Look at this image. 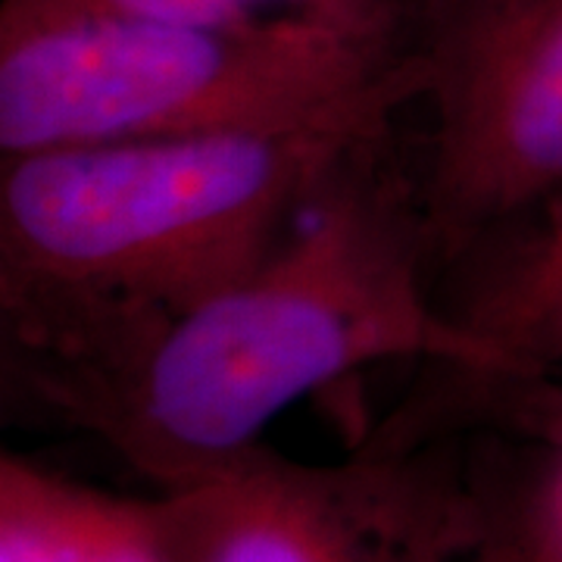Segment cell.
<instances>
[{
  "mask_svg": "<svg viewBox=\"0 0 562 562\" xmlns=\"http://www.w3.org/2000/svg\"><path fill=\"white\" fill-rule=\"evenodd\" d=\"M469 562H562V538L547 522L541 503H491L487 522Z\"/></svg>",
  "mask_w": 562,
  "mask_h": 562,
  "instance_id": "obj_9",
  "label": "cell"
},
{
  "mask_svg": "<svg viewBox=\"0 0 562 562\" xmlns=\"http://www.w3.org/2000/svg\"><path fill=\"white\" fill-rule=\"evenodd\" d=\"M162 497L181 562H469L491 513L413 441L341 465L257 447Z\"/></svg>",
  "mask_w": 562,
  "mask_h": 562,
  "instance_id": "obj_5",
  "label": "cell"
},
{
  "mask_svg": "<svg viewBox=\"0 0 562 562\" xmlns=\"http://www.w3.org/2000/svg\"><path fill=\"white\" fill-rule=\"evenodd\" d=\"M0 562H181V550L166 497H113L7 453Z\"/></svg>",
  "mask_w": 562,
  "mask_h": 562,
  "instance_id": "obj_6",
  "label": "cell"
},
{
  "mask_svg": "<svg viewBox=\"0 0 562 562\" xmlns=\"http://www.w3.org/2000/svg\"><path fill=\"white\" fill-rule=\"evenodd\" d=\"M538 503H541L547 522L553 525V531L562 538V472H560V479L553 482V487H550Z\"/></svg>",
  "mask_w": 562,
  "mask_h": 562,
  "instance_id": "obj_10",
  "label": "cell"
},
{
  "mask_svg": "<svg viewBox=\"0 0 562 562\" xmlns=\"http://www.w3.org/2000/svg\"><path fill=\"white\" fill-rule=\"evenodd\" d=\"M409 50L422 210L438 257H462L562 194V0H425Z\"/></svg>",
  "mask_w": 562,
  "mask_h": 562,
  "instance_id": "obj_4",
  "label": "cell"
},
{
  "mask_svg": "<svg viewBox=\"0 0 562 562\" xmlns=\"http://www.w3.org/2000/svg\"><path fill=\"white\" fill-rule=\"evenodd\" d=\"M391 120L362 110L0 157V313L16 369L98 357L241 279Z\"/></svg>",
  "mask_w": 562,
  "mask_h": 562,
  "instance_id": "obj_2",
  "label": "cell"
},
{
  "mask_svg": "<svg viewBox=\"0 0 562 562\" xmlns=\"http://www.w3.org/2000/svg\"><path fill=\"white\" fill-rule=\"evenodd\" d=\"M116 10L213 29H322L413 47L425 0H98Z\"/></svg>",
  "mask_w": 562,
  "mask_h": 562,
  "instance_id": "obj_8",
  "label": "cell"
},
{
  "mask_svg": "<svg viewBox=\"0 0 562 562\" xmlns=\"http://www.w3.org/2000/svg\"><path fill=\"white\" fill-rule=\"evenodd\" d=\"M501 232H519L469 306L453 313L501 350L519 382L562 360V194Z\"/></svg>",
  "mask_w": 562,
  "mask_h": 562,
  "instance_id": "obj_7",
  "label": "cell"
},
{
  "mask_svg": "<svg viewBox=\"0 0 562 562\" xmlns=\"http://www.w3.org/2000/svg\"><path fill=\"white\" fill-rule=\"evenodd\" d=\"M419 101L409 47L322 29H213L98 0L0 3V157L284 128Z\"/></svg>",
  "mask_w": 562,
  "mask_h": 562,
  "instance_id": "obj_3",
  "label": "cell"
},
{
  "mask_svg": "<svg viewBox=\"0 0 562 562\" xmlns=\"http://www.w3.org/2000/svg\"><path fill=\"white\" fill-rule=\"evenodd\" d=\"M384 135L328 176L241 279L98 357L22 372L29 391L172 491L241 460L288 406L372 362L519 382L438 303L419 184L387 166Z\"/></svg>",
  "mask_w": 562,
  "mask_h": 562,
  "instance_id": "obj_1",
  "label": "cell"
}]
</instances>
